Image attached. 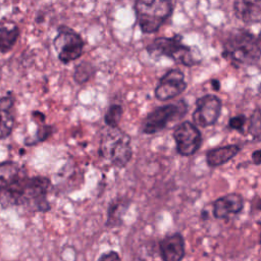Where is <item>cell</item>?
I'll return each instance as SVG.
<instances>
[{
    "mask_svg": "<svg viewBox=\"0 0 261 261\" xmlns=\"http://www.w3.org/2000/svg\"><path fill=\"white\" fill-rule=\"evenodd\" d=\"M50 189V180L47 177H24L16 185L0 189V204L3 208L31 204L41 211L50 209L47 201V193Z\"/></svg>",
    "mask_w": 261,
    "mask_h": 261,
    "instance_id": "1",
    "label": "cell"
},
{
    "mask_svg": "<svg viewBox=\"0 0 261 261\" xmlns=\"http://www.w3.org/2000/svg\"><path fill=\"white\" fill-rule=\"evenodd\" d=\"M223 56L232 62L252 65L261 57V48L257 39L245 30H236L226 38Z\"/></svg>",
    "mask_w": 261,
    "mask_h": 261,
    "instance_id": "2",
    "label": "cell"
},
{
    "mask_svg": "<svg viewBox=\"0 0 261 261\" xmlns=\"http://www.w3.org/2000/svg\"><path fill=\"white\" fill-rule=\"evenodd\" d=\"M135 10L141 30L156 32L172 12L171 0H136Z\"/></svg>",
    "mask_w": 261,
    "mask_h": 261,
    "instance_id": "3",
    "label": "cell"
},
{
    "mask_svg": "<svg viewBox=\"0 0 261 261\" xmlns=\"http://www.w3.org/2000/svg\"><path fill=\"white\" fill-rule=\"evenodd\" d=\"M99 151L102 157L118 167H123L132 158L130 139L116 127H110L101 138Z\"/></svg>",
    "mask_w": 261,
    "mask_h": 261,
    "instance_id": "4",
    "label": "cell"
},
{
    "mask_svg": "<svg viewBox=\"0 0 261 261\" xmlns=\"http://www.w3.org/2000/svg\"><path fill=\"white\" fill-rule=\"evenodd\" d=\"M152 56H167L175 62L191 66L196 63L191 49L182 44L179 36L171 38H158L147 48Z\"/></svg>",
    "mask_w": 261,
    "mask_h": 261,
    "instance_id": "5",
    "label": "cell"
},
{
    "mask_svg": "<svg viewBox=\"0 0 261 261\" xmlns=\"http://www.w3.org/2000/svg\"><path fill=\"white\" fill-rule=\"evenodd\" d=\"M58 58L63 63H69L77 59L84 49V42L81 36L68 27H60L53 41Z\"/></svg>",
    "mask_w": 261,
    "mask_h": 261,
    "instance_id": "6",
    "label": "cell"
},
{
    "mask_svg": "<svg viewBox=\"0 0 261 261\" xmlns=\"http://www.w3.org/2000/svg\"><path fill=\"white\" fill-rule=\"evenodd\" d=\"M187 110L186 104L180 101L178 105L168 104L156 108L152 111L144 120L142 124V130L145 134H155L163 129L166 124L175 117L181 116L179 112L185 114Z\"/></svg>",
    "mask_w": 261,
    "mask_h": 261,
    "instance_id": "7",
    "label": "cell"
},
{
    "mask_svg": "<svg viewBox=\"0 0 261 261\" xmlns=\"http://www.w3.org/2000/svg\"><path fill=\"white\" fill-rule=\"evenodd\" d=\"M176 150L182 156L195 154L201 146L202 137L199 129L191 122L185 121L177 125L173 132Z\"/></svg>",
    "mask_w": 261,
    "mask_h": 261,
    "instance_id": "8",
    "label": "cell"
},
{
    "mask_svg": "<svg viewBox=\"0 0 261 261\" xmlns=\"http://www.w3.org/2000/svg\"><path fill=\"white\" fill-rule=\"evenodd\" d=\"M221 112V101L214 95H205L198 99L197 107L193 114L194 122L202 127L216 122Z\"/></svg>",
    "mask_w": 261,
    "mask_h": 261,
    "instance_id": "9",
    "label": "cell"
},
{
    "mask_svg": "<svg viewBox=\"0 0 261 261\" xmlns=\"http://www.w3.org/2000/svg\"><path fill=\"white\" fill-rule=\"evenodd\" d=\"M187 88L185 75L179 69H170L159 81L155 89V96L161 101H166L181 94Z\"/></svg>",
    "mask_w": 261,
    "mask_h": 261,
    "instance_id": "10",
    "label": "cell"
},
{
    "mask_svg": "<svg viewBox=\"0 0 261 261\" xmlns=\"http://www.w3.org/2000/svg\"><path fill=\"white\" fill-rule=\"evenodd\" d=\"M160 255L163 261H181L185 256V240L179 232L165 236L159 242Z\"/></svg>",
    "mask_w": 261,
    "mask_h": 261,
    "instance_id": "11",
    "label": "cell"
},
{
    "mask_svg": "<svg viewBox=\"0 0 261 261\" xmlns=\"http://www.w3.org/2000/svg\"><path fill=\"white\" fill-rule=\"evenodd\" d=\"M244 208V199L240 194H227L216 199L213 203V215L218 219H224L239 214Z\"/></svg>",
    "mask_w": 261,
    "mask_h": 261,
    "instance_id": "12",
    "label": "cell"
},
{
    "mask_svg": "<svg viewBox=\"0 0 261 261\" xmlns=\"http://www.w3.org/2000/svg\"><path fill=\"white\" fill-rule=\"evenodd\" d=\"M233 10L246 23L261 22V0H234Z\"/></svg>",
    "mask_w": 261,
    "mask_h": 261,
    "instance_id": "13",
    "label": "cell"
},
{
    "mask_svg": "<svg viewBox=\"0 0 261 261\" xmlns=\"http://www.w3.org/2000/svg\"><path fill=\"white\" fill-rule=\"evenodd\" d=\"M25 176V172L16 162L4 161L0 163V189L10 188Z\"/></svg>",
    "mask_w": 261,
    "mask_h": 261,
    "instance_id": "14",
    "label": "cell"
},
{
    "mask_svg": "<svg viewBox=\"0 0 261 261\" xmlns=\"http://www.w3.org/2000/svg\"><path fill=\"white\" fill-rule=\"evenodd\" d=\"M240 152L238 145H227L209 150L206 153L207 164L211 167L220 166L232 159Z\"/></svg>",
    "mask_w": 261,
    "mask_h": 261,
    "instance_id": "15",
    "label": "cell"
},
{
    "mask_svg": "<svg viewBox=\"0 0 261 261\" xmlns=\"http://www.w3.org/2000/svg\"><path fill=\"white\" fill-rule=\"evenodd\" d=\"M13 99L9 96L0 99V139L8 137L14 126V116L11 112Z\"/></svg>",
    "mask_w": 261,
    "mask_h": 261,
    "instance_id": "16",
    "label": "cell"
},
{
    "mask_svg": "<svg viewBox=\"0 0 261 261\" xmlns=\"http://www.w3.org/2000/svg\"><path fill=\"white\" fill-rule=\"evenodd\" d=\"M19 36L18 27L13 21L0 22V53L8 52L17 41Z\"/></svg>",
    "mask_w": 261,
    "mask_h": 261,
    "instance_id": "17",
    "label": "cell"
},
{
    "mask_svg": "<svg viewBox=\"0 0 261 261\" xmlns=\"http://www.w3.org/2000/svg\"><path fill=\"white\" fill-rule=\"evenodd\" d=\"M94 72H95V68L91 63L82 62L75 67L73 77L76 83L84 84L91 79V76L94 74Z\"/></svg>",
    "mask_w": 261,
    "mask_h": 261,
    "instance_id": "18",
    "label": "cell"
},
{
    "mask_svg": "<svg viewBox=\"0 0 261 261\" xmlns=\"http://www.w3.org/2000/svg\"><path fill=\"white\" fill-rule=\"evenodd\" d=\"M125 208V203L121 202L120 200H116L109 205L108 209V217H107V224L108 225H115L118 221L121 220V214L123 213Z\"/></svg>",
    "mask_w": 261,
    "mask_h": 261,
    "instance_id": "19",
    "label": "cell"
},
{
    "mask_svg": "<svg viewBox=\"0 0 261 261\" xmlns=\"http://www.w3.org/2000/svg\"><path fill=\"white\" fill-rule=\"evenodd\" d=\"M121 115H122V108L120 105H111L106 114H105V122L108 126L110 127H117L118 125V122L121 118Z\"/></svg>",
    "mask_w": 261,
    "mask_h": 261,
    "instance_id": "20",
    "label": "cell"
},
{
    "mask_svg": "<svg viewBox=\"0 0 261 261\" xmlns=\"http://www.w3.org/2000/svg\"><path fill=\"white\" fill-rule=\"evenodd\" d=\"M248 132L254 138L261 137V109H256L252 113L249 121Z\"/></svg>",
    "mask_w": 261,
    "mask_h": 261,
    "instance_id": "21",
    "label": "cell"
},
{
    "mask_svg": "<svg viewBox=\"0 0 261 261\" xmlns=\"http://www.w3.org/2000/svg\"><path fill=\"white\" fill-rule=\"evenodd\" d=\"M246 122V117L244 115H238V116H233L229 119L228 121V126L232 129H242L244 124Z\"/></svg>",
    "mask_w": 261,
    "mask_h": 261,
    "instance_id": "22",
    "label": "cell"
},
{
    "mask_svg": "<svg viewBox=\"0 0 261 261\" xmlns=\"http://www.w3.org/2000/svg\"><path fill=\"white\" fill-rule=\"evenodd\" d=\"M98 261H120V258L115 251H110L101 255Z\"/></svg>",
    "mask_w": 261,
    "mask_h": 261,
    "instance_id": "23",
    "label": "cell"
},
{
    "mask_svg": "<svg viewBox=\"0 0 261 261\" xmlns=\"http://www.w3.org/2000/svg\"><path fill=\"white\" fill-rule=\"evenodd\" d=\"M252 160L255 164H261V150H256L252 154Z\"/></svg>",
    "mask_w": 261,
    "mask_h": 261,
    "instance_id": "24",
    "label": "cell"
},
{
    "mask_svg": "<svg viewBox=\"0 0 261 261\" xmlns=\"http://www.w3.org/2000/svg\"><path fill=\"white\" fill-rule=\"evenodd\" d=\"M212 85H213V89L214 90H218L219 89V82L218 81H212Z\"/></svg>",
    "mask_w": 261,
    "mask_h": 261,
    "instance_id": "25",
    "label": "cell"
},
{
    "mask_svg": "<svg viewBox=\"0 0 261 261\" xmlns=\"http://www.w3.org/2000/svg\"><path fill=\"white\" fill-rule=\"evenodd\" d=\"M257 209L258 210H261V199L258 201V203H257Z\"/></svg>",
    "mask_w": 261,
    "mask_h": 261,
    "instance_id": "26",
    "label": "cell"
},
{
    "mask_svg": "<svg viewBox=\"0 0 261 261\" xmlns=\"http://www.w3.org/2000/svg\"><path fill=\"white\" fill-rule=\"evenodd\" d=\"M258 39H259V41H260V42H261V33H260V34H259V36H258Z\"/></svg>",
    "mask_w": 261,
    "mask_h": 261,
    "instance_id": "27",
    "label": "cell"
},
{
    "mask_svg": "<svg viewBox=\"0 0 261 261\" xmlns=\"http://www.w3.org/2000/svg\"><path fill=\"white\" fill-rule=\"evenodd\" d=\"M258 90H259V92L261 93V84H260V86H259V89H258Z\"/></svg>",
    "mask_w": 261,
    "mask_h": 261,
    "instance_id": "28",
    "label": "cell"
},
{
    "mask_svg": "<svg viewBox=\"0 0 261 261\" xmlns=\"http://www.w3.org/2000/svg\"><path fill=\"white\" fill-rule=\"evenodd\" d=\"M260 242H261V233H260Z\"/></svg>",
    "mask_w": 261,
    "mask_h": 261,
    "instance_id": "29",
    "label": "cell"
}]
</instances>
